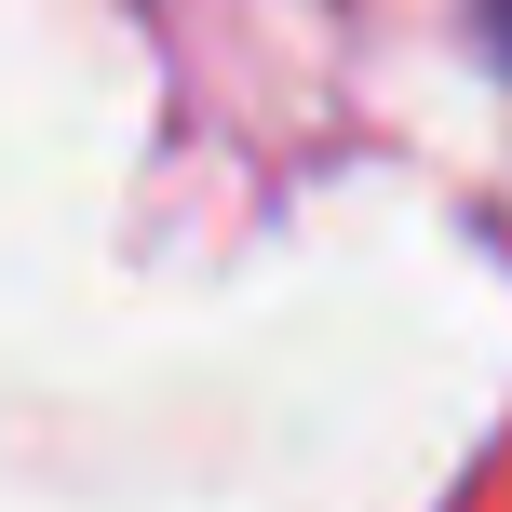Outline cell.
<instances>
[{
    "instance_id": "6da1fadb",
    "label": "cell",
    "mask_w": 512,
    "mask_h": 512,
    "mask_svg": "<svg viewBox=\"0 0 512 512\" xmlns=\"http://www.w3.org/2000/svg\"><path fill=\"white\" fill-rule=\"evenodd\" d=\"M472 27H486V54L512 68V0H472Z\"/></svg>"
}]
</instances>
